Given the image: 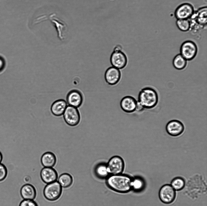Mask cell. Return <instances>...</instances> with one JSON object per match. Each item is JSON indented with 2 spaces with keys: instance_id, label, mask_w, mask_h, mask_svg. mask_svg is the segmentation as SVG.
<instances>
[{
  "instance_id": "cell-9",
  "label": "cell",
  "mask_w": 207,
  "mask_h": 206,
  "mask_svg": "<svg viewBox=\"0 0 207 206\" xmlns=\"http://www.w3.org/2000/svg\"><path fill=\"white\" fill-rule=\"evenodd\" d=\"M107 164L110 175L122 174L125 167L124 160L121 156L115 155L111 157Z\"/></svg>"
},
{
  "instance_id": "cell-2",
  "label": "cell",
  "mask_w": 207,
  "mask_h": 206,
  "mask_svg": "<svg viewBox=\"0 0 207 206\" xmlns=\"http://www.w3.org/2000/svg\"><path fill=\"white\" fill-rule=\"evenodd\" d=\"M158 101V94L152 88H143L139 92L137 101L144 108L150 109L154 108L157 105Z\"/></svg>"
},
{
  "instance_id": "cell-26",
  "label": "cell",
  "mask_w": 207,
  "mask_h": 206,
  "mask_svg": "<svg viewBox=\"0 0 207 206\" xmlns=\"http://www.w3.org/2000/svg\"><path fill=\"white\" fill-rule=\"evenodd\" d=\"M19 206H38V205L33 200L23 199L20 202Z\"/></svg>"
},
{
  "instance_id": "cell-6",
  "label": "cell",
  "mask_w": 207,
  "mask_h": 206,
  "mask_svg": "<svg viewBox=\"0 0 207 206\" xmlns=\"http://www.w3.org/2000/svg\"><path fill=\"white\" fill-rule=\"evenodd\" d=\"M180 54L187 61L193 59L197 55V46L195 42L191 40L183 42L180 47Z\"/></svg>"
},
{
  "instance_id": "cell-12",
  "label": "cell",
  "mask_w": 207,
  "mask_h": 206,
  "mask_svg": "<svg viewBox=\"0 0 207 206\" xmlns=\"http://www.w3.org/2000/svg\"><path fill=\"white\" fill-rule=\"evenodd\" d=\"M175 190L171 185L166 184L160 188L159 196L161 201L163 203L168 204L172 202L175 197Z\"/></svg>"
},
{
  "instance_id": "cell-16",
  "label": "cell",
  "mask_w": 207,
  "mask_h": 206,
  "mask_svg": "<svg viewBox=\"0 0 207 206\" xmlns=\"http://www.w3.org/2000/svg\"><path fill=\"white\" fill-rule=\"evenodd\" d=\"M40 174L42 180L46 184L56 181L58 178L56 171L52 167H44L41 170Z\"/></svg>"
},
{
  "instance_id": "cell-14",
  "label": "cell",
  "mask_w": 207,
  "mask_h": 206,
  "mask_svg": "<svg viewBox=\"0 0 207 206\" xmlns=\"http://www.w3.org/2000/svg\"><path fill=\"white\" fill-rule=\"evenodd\" d=\"M66 100L69 105L78 108L80 107L83 103V95L79 91L73 90L68 93Z\"/></svg>"
},
{
  "instance_id": "cell-10",
  "label": "cell",
  "mask_w": 207,
  "mask_h": 206,
  "mask_svg": "<svg viewBox=\"0 0 207 206\" xmlns=\"http://www.w3.org/2000/svg\"><path fill=\"white\" fill-rule=\"evenodd\" d=\"M122 77L121 70L112 66L106 69L104 74V79L106 82L111 86L117 85L121 81Z\"/></svg>"
},
{
  "instance_id": "cell-8",
  "label": "cell",
  "mask_w": 207,
  "mask_h": 206,
  "mask_svg": "<svg viewBox=\"0 0 207 206\" xmlns=\"http://www.w3.org/2000/svg\"><path fill=\"white\" fill-rule=\"evenodd\" d=\"M63 114L65 122L70 126H75L80 122V115L77 108L67 106Z\"/></svg>"
},
{
  "instance_id": "cell-30",
  "label": "cell",
  "mask_w": 207,
  "mask_h": 206,
  "mask_svg": "<svg viewBox=\"0 0 207 206\" xmlns=\"http://www.w3.org/2000/svg\"><path fill=\"white\" fill-rule=\"evenodd\" d=\"M2 155L1 153H0V163H1V162L2 161Z\"/></svg>"
},
{
  "instance_id": "cell-19",
  "label": "cell",
  "mask_w": 207,
  "mask_h": 206,
  "mask_svg": "<svg viewBox=\"0 0 207 206\" xmlns=\"http://www.w3.org/2000/svg\"><path fill=\"white\" fill-rule=\"evenodd\" d=\"M41 162L42 165L44 167H52L56 163V157L53 153L47 152L42 155L41 159Z\"/></svg>"
},
{
  "instance_id": "cell-17",
  "label": "cell",
  "mask_w": 207,
  "mask_h": 206,
  "mask_svg": "<svg viewBox=\"0 0 207 206\" xmlns=\"http://www.w3.org/2000/svg\"><path fill=\"white\" fill-rule=\"evenodd\" d=\"M20 194L23 199L34 200L36 197V192L33 186L27 184L21 187Z\"/></svg>"
},
{
  "instance_id": "cell-15",
  "label": "cell",
  "mask_w": 207,
  "mask_h": 206,
  "mask_svg": "<svg viewBox=\"0 0 207 206\" xmlns=\"http://www.w3.org/2000/svg\"><path fill=\"white\" fill-rule=\"evenodd\" d=\"M137 101L133 96L126 95L121 99L120 105L122 109L127 113H131L135 110Z\"/></svg>"
},
{
  "instance_id": "cell-13",
  "label": "cell",
  "mask_w": 207,
  "mask_h": 206,
  "mask_svg": "<svg viewBox=\"0 0 207 206\" xmlns=\"http://www.w3.org/2000/svg\"><path fill=\"white\" fill-rule=\"evenodd\" d=\"M207 7L203 6L199 8L190 19L193 20L195 26L200 28H203L207 26Z\"/></svg>"
},
{
  "instance_id": "cell-1",
  "label": "cell",
  "mask_w": 207,
  "mask_h": 206,
  "mask_svg": "<svg viewBox=\"0 0 207 206\" xmlns=\"http://www.w3.org/2000/svg\"><path fill=\"white\" fill-rule=\"evenodd\" d=\"M132 178L122 174L110 175L107 178L106 184L113 190L120 193L128 192L132 190Z\"/></svg>"
},
{
  "instance_id": "cell-3",
  "label": "cell",
  "mask_w": 207,
  "mask_h": 206,
  "mask_svg": "<svg viewBox=\"0 0 207 206\" xmlns=\"http://www.w3.org/2000/svg\"><path fill=\"white\" fill-rule=\"evenodd\" d=\"M110 61L112 66L121 70L127 66L128 57L120 44H117L114 47L110 56Z\"/></svg>"
},
{
  "instance_id": "cell-25",
  "label": "cell",
  "mask_w": 207,
  "mask_h": 206,
  "mask_svg": "<svg viewBox=\"0 0 207 206\" xmlns=\"http://www.w3.org/2000/svg\"><path fill=\"white\" fill-rule=\"evenodd\" d=\"M144 182L140 178L135 177L132 178V190L135 191L141 190L144 188Z\"/></svg>"
},
{
  "instance_id": "cell-11",
  "label": "cell",
  "mask_w": 207,
  "mask_h": 206,
  "mask_svg": "<svg viewBox=\"0 0 207 206\" xmlns=\"http://www.w3.org/2000/svg\"><path fill=\"white\" fill-rule=\"evenodd\" d=\"M165 130L170 136L177 137L182 134L185 130V127L180 121L172 120L167 123L165 126Z\"/></svg>"
},
{
  "instance_id": "cell-28",
  "label": "cell",
  "mask_w": 207,
  "mask_h": 206,
  "mask_svg": "<svg viewBox=\"0 0 207 206\" xmlns=\"http://www.w3.org/2000/svg\"><path fill=\"white\" fill-rule=\"evenodd\" d=\"M143 106L137 101L135 111L138 112H141L144 109Z\"/></svg>"
},
{
  "instance_id": "cell-21",
  "label": "cell",
  "mask_w": 207,
  "mask_h": 206,
  "mask_svg": "<svg viewBox=\"0 0 207 206\" xmlns=\"http://www.w3.org/2000/svg\"><path fill=\"white\" fill-rule=\"evenodd\" d=\"M187 60L180 54L176 55L172 61L174 67L176 69L182 70L184 69L187 65Z\"/></svg>"
},
{
  "instance_id": "cell-4",
  "label": "cell",
  "mask_w": 207,
  "mask_h": 206,
  "mask_svg": "<svg viewBox=\"0 0 207 206\" xmlns=\"http://www.w3.org/2000/svg\"><path fill=\"white\" fill-rule=\"evenodd\" d=\"M55 16V14H52L49 15H41L36 19L35 23L37 24L47 20L50 21L56 29L58 37L62 39L64 37V32L66 29L67 26L64 22L56 17Z\"/></svg>"
},
{
  "instance_id": "cell-18",
  "label": "cell",
  "mask_w": 207,
  "mask_h": 206,
  "mask_svg": "<svg viewBox=\"0 0 207 206\" xmlns=\"http://www.w3.org/2000/svg\"><path fill=\"white\" fill-rule=\"evenodd\" d=\"M67 106L66 102L64 100H58L52 104L51 110L54 115L59 116L63 114Z\"/></svg>"
},
{
  "instance_id": "cell-27",
  "label": "cell",
  "mask_w": 207,
  "mask_h": 206,
  "mask_svg": "<svg viewBox=\"0 0 207 206\" xmlns=\"http://www.w3.org/2000/svg\"><path fill=\"white\" fill-rule=\"evenodd\" d=\"M7 169L3 164L0 163V181L4 179L7 175Z\"/></svg>"
},
{
  "instance_id": "cell-5",
  "label": "cell",
  "mask_w": 207,
  "mask_h": 206,
  "mask_svg": "<svg viewBox=\"0 0 207 206\" xmlns=\"http://www.w3.org/2000/svg\"><path fill=\"white\" fill-rule=\"evenodd\" d=\"M62 187L57 181L47 184L43 190L45 198L50 201L58 199L61 195Z\"/></svg>"
},
{
  "instance_id": "cell-7",
  "label": "cell",
  "mask_w": 207,
  "mask_h": 206,
  "mask_svg": "<svg viewBox=\"0 0 207 206\" xmlns=\"http://www.w3.org/2000/svg\"><path fill=\"white\" fill-rule=\"evenodd\" d=\"M193 6L189 3H184L179 5L174 11L177 19H190L195 12Z\"/></svg>"
},
{
  "instance_id": "cell-23",
  "label": "cell",
  "mask_w": 207,
  "mask_h": 206,
  "mask_svg": "<svg viewBox=\"0 0 207 206\" xmlns=\"http://www.w3.org/2000/svg\"><path fill=\"white\" fill-rule=\"evenodd\" d=\"M176 24L178 29L182 32H187L191 28V23L189 19H177Z\"/></svg>"
},
{
  "instance_id": "cell-20",
  "label": "cell",
  "mask_w": 207,
  "mask_h": 206,
  "mask_svg": "<svg viewBox=\"0 0 207 206\" xmlns=\"http://www.w3.org/2000/svg\"><path fill=\"white\" fill-rule=\"evenodd\" d=\"M58 182L62 187L66 188L72 185L73 179L71 175L68 173H65L59 176Z\"/></svg>"
},
{
  "instance_id": "cell-24",
  "label": "cell",
  "mask_w": 207,
  "mask_h": 206,
  "mask_svg": "<svg viewBox=\"0 0 207 206\" xmlns=\"http://www.w3.org/2000/svg\"><path fill=\"white\" fill-rule=\"evenodd\" d=\"M185 182L184 180L180 177H176L173 179L171 182V185L175 190H181L184 187Z\"/></svg>"
},
{
  "instance_id": "cell-22",
  "label": "cell",
  "mask_w": 207,
  "mask_h": 206,
  "mask_svg": "<svg viewBox=\"0 0 207 206\" xmlns=\"http://www.w3.org/2000/svg\"><path fill=\"white\" fill-rule=\"evenodd\" d=\"M95 172L97 176L101 179L107 178L110 174L107 164L104 163H101L98 164L95 168Z\"/></svg>"
},
{
  "instance_id": "cell-29",
  "label": "cell",
  "mask_w": 207,
  "mask_h": 206,
  "mask_svg": "<svg viewBox=\"0 0 207 206\" xmlns=\"http://www.w3.org/2000/svg\"><path fill=\"white\" fill-rule=\"evenodd\" d=\"M5 66V60L2 57L0 56V71L2 70Z\"/></svg>"
}]
</instances>
